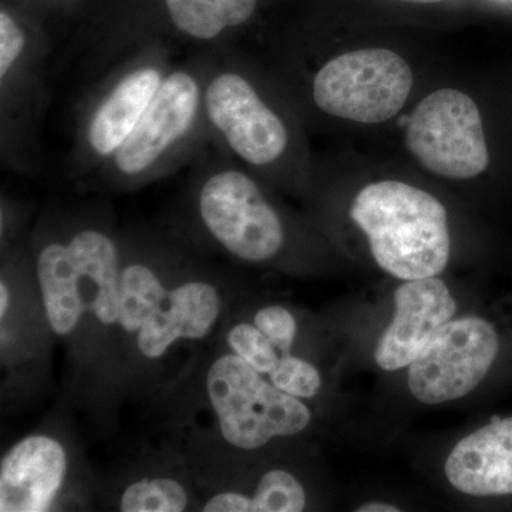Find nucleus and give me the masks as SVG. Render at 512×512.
Listing matches in <instances>:
<instances>
[{
    "instance_id": "obj_1",
    "label": "nucleus",
    "mask_w": 512,
    "mask_h": 512,
    "mask_svg": "<svg viewBox=\"0 0 512 512\" xmlns=\"http://www.w3.org/2000/svg\"><path fill=\"white\" fill-rule=\"evenodd\" d=\"M350 217L387 274L413 281L446 268L451 248L447 211L430 192L402 181H376L356 195Z\"/></svg>"
},
{
    "instance_id": "obj_2",
    "label": "nucleus",
    "mask_w": 512,
    "mask_h": 512,
    "mask_svg": "<svg viewBox=\"0 0 512 512\" xmlns=\"http://www.w3.org/2000/svg\"><path fill=\"white\" fill-rule=\"evenodd\" d=\"M205 393L222 439L238 450L296 436L312 420L302 399L279 390L231 350H222L208 366Z\"/></svg>"
},
{
    "instance_id": "obj_3",
    "label": "nucleus",
    "mask_w": 512,
    "mask_h": 512,
    "mask_svg": "<svg viewBox=\"0 0 512 512\" xmlns=\"http://www.w3.org/2000/svg\"><path fill=\"white\" fill-rule=\"evenodd\" d=\"M412 67L389 49H359L330 59L313 79L312 94L323 113L362 124L393 119L412 93Z\"/></svg>"
},
{
    "instance_id": "obj_4",
    "label": "nucleus",
    "mask_w": 512,
    "mask_h": 512,
    "mask_svg": "<svg viewBox=\"0 0 512 512\" xmlns=\"http://www.w3.org/2000/svg\"><path fill=\"white\" fill-rule=\"evenodd\" d=\"M406 146L421 167L448 180H471L490 163L476 101L456 89L436 90L417 104Z\"/></svg>"
},
{
    "instance_id": "obj_5",
    "label": "nucleus",
    "mask_w": 512,
    "mask_h": 512,
    "mask_svg": "<svg viewBox=\"0 0 512 512\" xmlns=\"http://www.w3.org/2000/svg\"><path fill=\"white\" fill-rule=\"evenodd\" d=\"M202 225L222 249L251 264L279 254L284 225L258 184L238 170H222L202 184L198 194Z\"/></svg>"
},
{
    "instance_id": "obj_6",
    "label": "nucleus",
    "mask_w": 512,
    "mask_h": 512,
    "mask_svg": "<svg viewBox=\"0 0 512 512\" xmlns=\"http://www.w3.org/2000/svg\"><path fill=\"white\" fill-rule=\"evenodd\" d=\"M498 335L487 320H448L431 336L409 370V389L421 403L460 399L483 382L498 353Z\"/></svg>"
},
{
    "instance_id": "obj_7",
    "label": "nucleus",
    "mask_w": 512,
    "mask_h": 512,
    "mask_svg": "<svg viewBox=\"0 0 512 512\" xmlns=\"http://www.w3.org/2000/svg\"><path fill=\"white\" fill-rule=\"evenodd\" d=\"M204 106L212 126L247 163L272 164L285 153L289 136L284 121L241 74H217L205 89Z\"/></svg>"
},
{
    "instance_id": "obj_8",
    "label": "nucleus",
    "mask_w": 512,
    "mask_h": 512,
    "mask_svg": "<svg viewBox=\"0 0 512 512\" xmlns=\"http://www.w3.org/2000/svg\"><path fill=\"white\" fill-rule=\"evenodd\" d=\"M200 107V84L190 73L165 76L133 133L114 154L117 171L126 177L147 173L187 136Z\"/></svg>"
},
{
    "instance_id": "obj_9",
    "label": "nucleus",
    "mask_w": 512,
    "mask_h": 512,
    "mask_svg": "<svg viewBox=\"0 0 512 512\" xmlns=\"http://www.w3.org/2000/svg\"><path fill=\"white\" fill-rule=\"evenodd\" d=\"M70 451L59 437H23L0 460V512L55 510L70 474Z\"/></svg>"
},
{
    "instance_id": "obj_10",
    "label": "nucleus",
    "mask_w": 512,
    "mask_h": 512,
    "mask_svg": "<svg viewBox=\"0 0 512 512\" xmlns=\"http://www.w3.org/2000/svg\"><path fill=\"white\" fill-rule=\"evenodd\" d=\"M394 316L377 343V365L387 372L412 365L431 336L453 318L457 303L436 276L406 281L394 292Z\"/></svg>"
},
{
    "instance_id": "obj_11",
    "label": "nucleus",
    "mask_w": 512,
    "mask_h": 512,
    "mask_svg": "<svg viewBox=\"0 0 512 512\" xmlns=\"http://www.w3.org/2000/svg\"><path fill=\"white\" fill-rule=\"evenodd\" d=\"M224 313V293L207 279L171 285L160 308L134 338L141 357L160 360L178 343L200 342L217 328Z\"/></svg>"
},
{
    "instance_id": "obj_12",
    "label": "nucleus",
    "mask_w": 512,
    "mask_h": 512,
    "mask_svg": "<svg viewBox=\"0 0 512 512\" xmlns=\"http://www.w3.org/2000/svg\"><path fill=\"white\" fill-rule=\"evenodd\" d=\"M446 476L464 494H512V417L495 419L458 441L447 458Z\"/></svg>"
},
{
    "instance_id": "obj_13",
    "label": "nucleus",
    "mask_w": 512,
    "mask_h": 512,
    "mask_svg": "<svg viewBox=\"0 0 512 512\" xmlns=\"http://www.w3.org/2000/svg\"><path fill=\"white\" fill-rule=\"evenodd\" d=\"M40 301L50 330L72 338L89 319L86 281L70 239L49 242L36 256Z\"/></svg>"
},
{
    "instance_id": "obj_14",
    "label": "nucleus",
    "mask_w": 512,
    "mask_h": 512,
    "mask_svg": "<svg viewBox=\"0 0 512 512\" xmlns=\"http://www.w3.org/2000/svg\"><path fill=\"white\" fill-rule=\"evenodd\" d=\"M163 80V72L158 67L144 66L127 73L113 87L97 107L87 128V140L97 156H114L120 150Z\"/></svg>"
},
{
    "instance_id": "obj_15",
    "label": "nucleus",
    "mask_w": 512,
    "mask_h": 512,
    "mask_svg": "<svg viewBox=\"0 0 512 512\" xmlns=\"http://www.w3.org/2000/svg\"><path fill=\"white\" fill-rule=\"evenodd\" d=\"M70 242L86 278L89 320L99 323L103 329L116 328L123 269L116 242L106 232L94 228L76 232Z\"/></svg>"
},
{
    "instance_id": "obj_16",
    "label": "nucleus",
    "mask_w": 512,
    "mask_h": 512,
    "mask_svg": "<svg viewBox=\"0 0 512 512\" xmlns=\"http://www.w3.org/2000/svg\"><path fill=\"white\" fill-rule=\"evenodd\" d=\"M168 18L183 35L212 40L254 15L258 0H164Z\"/></svg>"
},
{
    "instance_id": "obj_17",
    "label": "nucleus",
    "mask_w": 512,
    "mask_h": 512,
    "mask_svg": "<svg viewBox=\"0 0 512 512\" xmlns=\"http://www.w3.org/2000/svg\"><path fill=\"white\" fill-rule=\"evenodd\" d=\"M171 285L146 262H128L121 269L119 328L134 340L160 308Z\"/></svg>"
},
{
    "instance_id": "obj_18",
    "label": "nucleus",
    "mask_w": 512,
    "mask_h": 512,
    "mask_svg": "<svg viewBox=\"0 0 512 512\" xmlns=\"http://www.w3.org/2000/svg\"><path fill=\"white\" fill-rule=\"evenodd\" d=\"M192 495L187 485L167 476L144 477L121 491V512H183L190 510Z\"/></svg>"
},
{
    "instance_id": "obj_19",
    "label": "nucleus",
    "mask_w": 512,
    "mask_h": 512,
    "mask_svg": "<svg viewBox=\"0 0 512 512\" xmlns=\"http://www.w3.org/2000/svg\"><path fill=\"white\" fill-rule=\"evenodd\" d=\"M249 501L251 512H301L306 507V493L291 473L272 470L259 480Z\"/></svg>"
},
{
    "instance_id": "obj_20",
    "label": "nucleus",
    "mask_w": 512,
    "mask_h": 512,
    "mask_svg": "<svg viewBox=\"0 0 512 512\" xmlns=\"http://www.w3.org/2000/svg\"><path fill=\"white\" fill-rule=\"evenodd\" d=\"M224 340L228 350L242 357L262 376L268 377L278 365L281 350L276 349L254 323H234L225 332Z\"/></svg>"
},
{
    "instance_id": "obj_21",
    "label": "nucleus",
    "mask_w": 512,
    "mask_h": 512,
    "mask_svg": "<svg viewBox=\"0 0 512 512\" xmlns=\"http://www.w3.org/2000/svg\"><path fill=\"white\" fill-rule=\"evenodd\" d=\"M268 380L282 392L302 400L313 399L322 387L319 370L292 353H281L278 365L269 373Z\"/></svg>"
},
{
    "instance_id": "obj_22",
    "label": "nucleus",
    "mask_w": 512,
    "mask_h": 512,
    "mask_svg": "<svg viewBox=\"0 0 512 512\" xmlns=\"http://www.w3.org/2000/svg\"><path fill=\"white\" fill-rule=\"evenodd\" d=\"M254 325L282 353H291L298 325L291 312L281 305H269L254 315Z\"/></svg>"
},
{
    "instance_id": "obj_23",
    "label": "nucleus",
    "mask_w": 512,
    "mask_h": 512,
    "mask_svg": "<svg viewBox=\"0 0 512 512\" xmlns=\"http://www.w3.org/2000/svg\"><path fill=\"white\" fill-rule=\"evenodd\" d=\"M26 47V35L6 10L0 12V77L5 82Z\"/></svg>"
},
{
    "instance_id": "obj_24",
    "label": "nucleus",
    "mask_w": 512,
    "mask_h": 512,
    "mask_svg": "<svg viewBox=\"0 0 512 512\" xmlns=\"http://www.w3.org/2000/svg\"><path fill=\"white\" fill-rule=\"evenodd\" d=\"M10 305H12V291L6 278H2L0 281V320L2 322L8 318Z\"/></svg>"
},
{
    "instance_id": "obj_25",
    "label": "nucleus",
    "mask_w": 512,
    "mask_h": 512,
    "mask_svg": "<svg viewBox=\"0 0 512 512\" xmlns=\"http://www.w3.org/2000/svg\"><path fill=\"white\" fill-rule=\"evenodd\" d=\"M357 512H399V508L394 507L392 504L380 503V501H372V503H367L360 505L359 508H356Z\"/></svg>"
},
{
    "instance_id": "obj_26",
    "label": "nucleus",
    "mask_w": 512,
    "mask_h": 512,
    "mask_svg": "<svg viewBox=\"0 0 512 512\" xmlns=\"http://www.w3.org/2000/svg\"><path fill=\"white\" fill-rule=\"evenodd\" d=\"M400 2H406V3H440V2H444V0H400Z\"/></svg>"
}]
</instances>
